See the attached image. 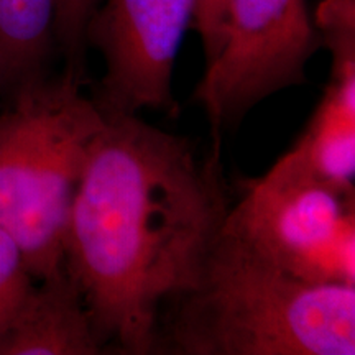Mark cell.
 <instances>
[{"label": "cell", "instance_id": "8992f818", "mask_svg": "<svg viewBox=\"0 0 355 355\" xmlns=\"http://www.w3.org/2000/svg\"><path fill=\"white\" fill-rule=\"evenodd\" d=\"M196 0H104L86 26V43L104 58L92 101L105 117L153 109L178 114L173 69L194 24Z\"/></svg>", "mask_w": 355, "mask_h": 355}, {"label": "cell", "instance_id": "8fae6325", "mask_svg": "<svg viewBox=\"0 0 355 355\" xmlns=\"http://www.w3.org/2000/svg\"><path fill=\"white\" fill-rule=\"evenodd\" d=\"M33 282L19 245L0 229V334Z\"/></svg>", "mask_w": 355, "mask_h": 355}, {"label": "cell", "instance_id": "3957f363", "mask_svg": "<svg viewBox=\"0 0 355 355\" xmlns=\"http://www.w3.org/2000/svg\"><path fill=\"white\" fill-rule=\"evenodd\" d=\"M64 71L24 84L0 112V229L35 279L63 268L64 235L92 140L105 115Z\"/></svg>", "mask_w": 355, "mask_h": 355}, {"label": "cell", "instance_id": "9c48e42d", "mask_svg": "<svg viewBox=\"0 0 355 355\" xmlns=\"http://www.w3.org/2000/svg\"><path fill=\"white\" fill-rule=\"evenodd\" d=\"M55 17L56 0H0V94L48 74Z\"/></svg>", "mask_w": 355, "mask_h": 355}, {"label": "cell", "instance_id": "5b68a950", "mask_svg": "<svg viewBox=\"0 0 355 355\" xmlns=\"http://www.w3.org/2000/svg\"><path fill=\"white\" fill-rule=\"evenodd\" d=\"M319 43L306 0H224L220 50L194 92L214 137L260 101L304 84Z\"/></svg>", "mask_w": 355, "mask_h": 355}, {"label": "cell", "instance_id": "277c9868", "mask_svg": "<svg viewBox=\"0 0 355 355\" xmlns=\"http://www.w3.org/2000/svg\"><path fill=\"white\" fill-rule=\"evenodd\" d=\"M224 227L303 282L355 286L354 186L322 180L291 152L247 181Z\"/></svg>", "mask_w": 355, "mask_h": 355}, {"label": "cell", "instance_id": "ba28073f", "mask_svg": "<svg viewBox=\"0 0 355 355\" xmlns=\"http://www.w3.org/2000/svg\"><path fill=\"white\" fill-rule=\"evenodd\" d=\"M290 152L322 180L354 186L355 60H336L313 117Z\"/></svg>", "mask_w": 355, "mask_h": 355}, {"label": "cell", "instance_id": "52a82bcc", "mask_svg": "<svg viewBox=\"0 0 355 355\" xmlns=\"http://www.w3.org/2000/svg\"><path fill=\"white\" fill-rule=\"evenodd\" d=\"M102 349L64 266L35 279L0 334V355H97Z\"/></svg>", "mask_w": 355, "mask_h": 355}, {"label": "cell", "instance_id": "6da1fadb", "mask_svg": "<svg viewBox=\"0 0 355 355\" xmlns=\"http://www.w3.org/2000/svg\"><path fill=\"white\" fill-rule=\"evenodd\" d=\"M230 202L219 152L139 115L105 117L64 235L66 272L102 347L152 354L165 304L201 272Z\"/></svg>", "mask_w": 355, "mask_h": 355}, {"label": "cell", "instance_id": "30bf717a", "mask_svg": "<svg viewBox=\"0 0 355 355\" xmlns=\"http://www.w3.org/2000/svg\"><path fill=\"white\" fill-rule=\"evenodd\" d=\"M101 0H56L55 44L63 53L66 69L79 83L86 68V26Z\"/></svg>", "mask_w": 355, "mask_h": 355}, {"label": "cell", "instance_id": "7a4b0ae2", "mask_svg": "<svg viewBox=\"0 0 355 355\" xmlns=\"http://www.w3.org/2000/svg\"><path fill=\"white\" fill-rule=\"evenodd\" d=\"M153 352L354 355L355 286L303 282L222 225L193 285L163 308Z\"/></svg>", "mask_w": 355, "mask_h": 355}, {"label": "cell", "instance_id": "7c38bea8", "mask_svg": "<svg viewBox=\"0 0 355 355\" xmlns=\"http://www.w3.org/2000/svg\"><path fill=\"white\" fill-rule=\"evenodd\" d=\"M222 12L224 0H196L193 26L202 42L204 66L212 63L222 44Z\"/></svg>", "mask_w": 355, "mask_h": 355}]
</instances>
